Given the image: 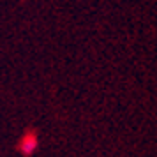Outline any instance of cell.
I'll return each instance as SVG.
<instances>
[{
    "instance_id": "1",
    "label": "cell",
    "mask_w": 157,
    "mask_h": 157,
    "mask_svg": "<svg viewBox=\"0 0 157 157\" xmlns=\"http://www.w3.org/2000/svg\"><path fill=\"white\" fill-rule=\"evenodd\" d=\"M36 150H37V138L34 134L25 136L23 141H21V152L25 155H32Z\"/></svg>"
}]
</instances>
